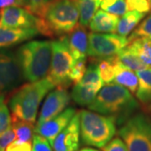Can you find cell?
Segmentation results:
<instances>
[{"instance_id":"obj_1","label":"cell","mask_w":151,"mask_h":151,"mask_svg":"<svg viewBox=\"0 0 151 151\" xmlns=\"http://www.w3.org/2000/svg\"><path fill=\"white\" fill-rule=\"evenodd\" d=\"M77 0H53L38 16L37 29L44 35H65L79 24Z\"/></svg>"},{"instance_id":"obj_2","label":"cell","mask_w":151,"mask_h":151,"mask_svg":"<svg viewBox=\"0 0 151 151\" xmlns=\"http://www.w3.org/2000/svg\"><path fill=\"white\" fill-rule=\"evenodd\" d=\"M138 107L132 92L117 83H108L98 92L88 108L93 112L115 117L117 121L125 122L126 117Z\"/></svg>"},{"instance_id":"obj_3","label":"cell","mask_w":151,"mask_h":151,"mask_svg":"<svg viewBox=\"0 0 151 151\" xmlns=\"http://www.w3.org/2000/svg\"><path fill=\"white\" fill-rule=\"evenodd\" d=\"M55 86V84L48 76L22 86L14 93L9 101L12 117L35 123L42 99Z\"/></svg>"},{"instance_id":"obj_4","label":"cell","mask_w":151,"mask_h":151,"mask_svg":"<svg viewBox=\"0 0 151 151\" xmlns=\"http://www.w3.org/2000/svg\"><path fill=\"white\" fill-rule=\"evenodd\" d=\"M24 80L36 81L49 74L52 59V41L34 40L17 51Z\"/></svg>"},{"instance_id":"obj_5","label":"cell","mask_w":151,"mask_h":151,"mask_svg":"<svg viewBox=\"0 0 151 151\" xmlns=\"http://www.w3.org/2000/svg\"><path fill=\"white\" fill-rule=\"evenodd\" d=\"M117 119L113 116H103L94 112H80V129L84 145L103 148L116 133Z\"/></svg>"},{"instance_id":"obj_6","label":"cell","mask_w":151,"mask_h":151,"mask_svg":"<svg viewBox=\"0 0 151 151\" xmlns=\"http://www.w3.org/2000/svg\"><path fill=\"white\" fill-rule=\"evenodd\" d=\"M118 134L129 151H151V121L144 113L129 118Z\"/></svg>"},{"instance_id":"obj_7","label":"cell","mask_w":151,"mask_h":151,"mask_svg":"<svg viewBox=\"0 0 151 151\" xmlns=\"http://www.w3.org/2000/svg\"><path fill=\"white\" fill-rule=\"evenodd\" d=\"M74 62L65 35L52 41V59L48 76L55 86L67 88L71 83L68 76Z\"/></svg>"},{"instance_id":"obj_8","label":"cell","mask_w":151,"mask_h":151,"mask_svg":"<svg viewBox=\"0 0 151 151\" xmlns=\"http://www.w3.org/2000/svg\"><path fill=\"white\" fill-rule=\"evenodd\" d=\"M129 45L125 36L113 33L91 32L88 35L87 55L103 59L117 55Z\"/></svg>"},{"instance_id":"obj_9","label":"cell","mask_w":151,"mask_h":151,"mask_svg":"<svg viewBox=\"0 0 151 151\" xmlns=\"http://www.w3.org/2000/svg\"><path fill=\"white\" fill-rule=\"evenodd\" d=\"M24 80L17 54L9 50L0 49V94L14 90Z\"/></svg>"},{"instance_id":"obj_10","label":"cell","mask_w":151,"mask_h":151,"mask_svg":"<svg viewBox=\"0 0 151 151\" xmlns=\"http://www.w3.org/2000/svg\"><path fill=\"white\" fill-rule=\"evenodd\" d=\"M38 17L21 6H10L0 9V27L9 29H37Z\"/></svg>"},{"instance_id":"obj_11","label":"cell","mask_w":151,"mask_h":151,"mask_svg":"<svg viewBox=\"0 0 151 151\" xmlns=\"http://www.w3.org/2000/svg\"><path fill=\"white\" fill-rule=\"evenodd\" d=\"M70 97L66 87L57 86L48 94L41 108L37 124H42L62 113L70 103Z\"/></svg>"},{"instance_id":"obj_12","label":"cell","mask_w":151,"mask_h":151,"mask_svg":"<svg viewBox=\"0 0 151 151\" xmlns=\"http://www.w3.org/2000/svg\"><path fill=\"white\" fill-rule=\"evenodd\" d=\"M80 113H76L70 123L56 136L54 151H77L80 145Z\"/></svg>"},{"instance_id":"obj_13","label":"cell","mask_w":151,"mask_h":151,"mask_svg":"<svg viewBox=\"0 0 151 151\" xmlns=\"http://www.w3.org/2000/svg\"><path fill=\"white\" fill-rule=\"evenodd\" d=\"M76 113V112L75 108H66L53 119L42 124H36L35 128V133L43 136L52 146L56 136L68 125Z\"/></svg>"},{"instance_id":"obj_14","label":"cell","mask_w":151,"mask_h":151,"mask_svg":"<svg viewBox=\"0 0 151 151\" xmlns=\"http://www.w3.org/2000/svg\"><path fill=\"white\" fill-rule=\"evenodd\" d=\"M70 51L75 60L86 59L88 48V35L86 29L81 24L65 35Z\"/></svg>"},{"instance_id":"obj_15","label":"cell","mask_w":151,"mask_h":151,"mask_svg":"<svg viewBox=\"0 0 151 151\" xmlns=\"http://www.w3.org/2000/svg\"><path fill=\"white\" fill-rule=\"evenodd\" d=\"M38 33L39 31L36 28L9 29L0 27V49L16 45L35 37Z\"/></svg>"},{"instance_id":"obj_16","label":"cell","mask_w":151,"mask_h":151,"mask_svg":"<svg viewBox=\"0 0 151 151\" xmlns=\"http://www.w3.org/2000/svg\"><path fill=\"white\" fill-rule=\"evenodd\" d=\"M119 16L104 10H97L89 23L92 32L113 33L117 31Z\"/></svg>"},{"instance_id":"obj_17","label":"cell","mask_w":151,"mask_h":151,"mask_svg":"<svg viewBox=\"0 0 151 151\" xmlns=\"http://www.w3.org/2000/svg\"><path fill=\"white\" fill-rule=\"evenodd\" d=\"M114 83L126 87L132 93L137 92L139 86V78L137 74H135L129 68L122 65L118 60L115 65V75H114Z\"/></svg>"},{"instance_id":"obj_18","label":"cell","mask_w":151,"mask_h":151,"mask_svg":"<svg viewBox=\"0 0 151 151\" xmlns=\"http://www.w3.org/2000/svg\"><path fill=\"white\" fill-rule=\"evenodd\" d=\"M100 89L96 86L77 83L72 89L71 97L78 105L88 107L94 101Z\"/></svg>"},{"instance_id":"obj_19","label":"cell","mask_w":151,"mask_h":151,"mask_svg":"<svg viewBox=\"0 0 151 151\" xmlns=\"http://www.w3.org/2000/svg\"><path fill=\"white\" fill-rule=\"evenodd\" d=\"M136 74L139 78L136 96L141 103H151V67L137 70Z\"/></svg>"},{"instance_id":"obj_20","label":"cell","mask_w":151,"mask_h":151,"mask_svg":"<svg viewBox=\"0 0 151 151\" xmlns=\"http://www.w3.org/2000/svg\"><path fill=\"white\" fill-rule=\"evenodd\" d=\"M127 48L133 51L146 66L151 67V40L150 38L137 39L129 44Z\"/></svg>"},{"instance_id":"obj_21","label":"cell","mask_w":151,"mask_h":151,"mask_svg":"<svg viewBox=\"0 0 151 151\" xmlns=\"http://www.w3.org/2000/svg\"><path fill=\"white\" fill-rule=\"evenodd\" d=\"M145 13H141L136 10L127 12L119 19L117 27L118 34L123 36L129 35L130 32L139 24V23L145 17Z\"/></svg>"},{"instance_id":"obj_22","label":"cell","mask_w":151,"mask_h":151,"mask_svg":"<svg viewBox=\"0 0 151 151\" xmlns=\"http://www.w3.org/2000/svg\"><path fill=\"white\" fill-rule=\"evenodd\" d=\"M11 125L15 132L17 142H31L33 132H35L34 123L24 121L11 117Z\"/></svg>"},{"instance_id":"obj_23","label":"cell","mask_w":151,"mask_h":151,"mask_svg":"<svg viewBox=\"0 0 151 151\" xmlns=\"http://www.w3.org/2000/svg\"><path fill=\"white\" fill-rule=\"evenodd\" d=\"M77 3L80 14V24L86 27L97 12L101 0H77Z\"/></svg>"},{"instance_id":"obj_24","label":"cell","mask_w":151,"mask_h":151,"mask_svg":"<svg viewBox=\"0 0 151 151\" xmlns=\"http://www.w3.org/2000/svg\"><path fill=\"white\" fill-rule=\"evenodd\" d=\"M97 65L100 72L101 78L104 83H111L114 80L115 75V65L118 62L117 55L103 58V59H97Z\"/></svg>"},{"instance_id":"obj_25","label":"cell","mask_w":151,"mask_h":151,"mask_svg":"<svg viewBox=\"0 0 151 151\" xmlns=\"http://www.w3.org/2000/svg\"><path fill=\"white\" fill-rule=\"evenodd\" d=\"M117 57L122 65L133 70L137 71V70H142L148 67L141 61L139 58L133 51H131L129 49H128L127 47L123 49L119 54L117 55Z\"/></svg>"},{"instance_id":"obj_26","label":"cell","mask_w":151,"mask_h":151,"mask_svg":"<svg viewBox=\"0 0 151 151\" xmlns=\"http://www.w3.org/2000/svg\"><path fill=\"white\" fill-rule=\"evenodd\" d=\"M79 83L83 84V85H91V86H96L101 90L104 82L101 78L97 63H94V64L92 63L86 68V72Z\"/></svg>"},{"instance_id":"obj_27","label":"cell","mask_w":151,"mask_h":151,"mask_svg":"<svg viewBox=\"0 0 151 151\" xmlns=\"http://www.w3.org/2000/svg\"><path fill=\"white\" fill-rule=\"evenodd\" d=\"M100 7L103 10L117 16H123L129 10L126 0H101Z\"/></svg>"},{"instance_id":"obj_28","label":"cell","mask_w":151,"mask_h":151,"mask_svg":"<svg viewBox=\"0 0 151 151\" xmlns=\"http://www.w3.org/2000/svg\"><path fill=\"white\" fill-rule=\"evenodd\" d=\"M151 37V14L134 30L128 39L129 44L137 39Z\"/></svg>"},{"instance_id":"obj_29","label":"cell","mask_w":151,"mask_h":151,"mask_svg":"<svg viewBox=\"0 0 151 151\" xmlns=\"http://www.w3.org/2000/svg\"><path fill=\"white\" fill-rule=\"evenodd\" d=\"M86 70V59H81L75 60L74 64L72 65L68 78L70 82L77 84L81 81L83 76Z\"/></svg>"},{"instance_id":"obj_30","label":"cell","mask_w":151,"mask_h":151,"mask_svg":"<svg viewBox=\"0 0 151 151\" xmlns=\"http://www.w3.org/2000/svg\"><path fill=\"white\" fill-rule=\"evenodd\" d=\"M11 126V116L4 101V95L0 94V135Z\"/></svg>"},{"instance_id":"obj_31","label":"cell","mask_w":151,"mask_h":151,"mask_svg":"<svg viewBox=\"0 0 151 151\" xmlns=\"http://www.w3.org/2000/svg\"><path fill=\"white\" fill-rule=\"evenodd\" d=\"M129 10H136L141 13H148L151 9L149 0H126Z\"/></svg>"},{"instance_id":"obj_32","label":"cell","mask_w":151,"mask_h":151,"mask_svg":"<svg viewBox=\"0 0 151 151\" xmlns=\"http://www.w3.org/2000/svg\"><path fill=\"white\" fill-rule=\"evenodd\" d=\"M51 147L50 142L43 136L37 134L33 136L32 151H52Z\"/></svg>"},{"instance_id":"obj_33","label":"cell","mask_w":151,"mask_h":151,"mask_svg":"<svg viewBox=\"0 0 151 151\" xmlns=\"http://www.w3.org/2000/svg\"><path fill=\"white\" fill-rule=\"evenodd\" d=\"M16 139L15 132L12 125L0 135V151H5L7 147Z\"/></svg>"},{"instance_id":"obj_34","label":"cell","mask_w":151,"mask_h":151,"mask_svg":"<svg viewBox=\"0 0 151 151\" xmlns=\"http://www.w3.org/2000/svg\"><path fill=\"white\" fill-rule=\"evenodd\" d=\"M29 6L27 9L35 15L40 16L45 8L53 0H29Z\"/></svg>"},{"instance_id":"obj_35","label":"cell","mask_w":151,"mask_h":151,"mask_svg":"<svg viewBox=\"0 0 151 151\" xmlns=\"http://www.w3.org/2000/svg\"><path fill=\"white\" fill-rule=\"evenodd\" d=\"M103 151H129L128 147L122 139L115 138L108 142L105 146H103Z\"/></svg>"},{"instance_id":"obj_36","label":"cell","mask_w":151,"mask_h":151,"mask_svg":"<svg viewBox=\"0 0 151 151\" xmlns=\"http://www.w3.org/2000/svg\"><path fill=\"white\" fill-rule=\"evenodd\" d=\"M5 151H32V145L31 142L20 143L14 140L7 147Z\"/></svg>"},{"instance_id":"obj_37","label":"cell","mask_w":151,"mask_h":151,"mask_svg":"<svg viewBox=\"0 0 151 151\" xmlns=\"http://www.w3.org/2000/svg\"><path fill=\"white\" fill-rule=\"evenodd\" d=\"M10 6H22V4L19 0H0V9Z\"/></svg>"},{"instance_id":"obj_38","label":"cell","mask_w":151,"mask_h":151,"mask_svg":"<svg viewBox=\"0 0 151 151\" xmlns=\"http://www.w3.org/2000/svg\"><path fill=\"white\" fill-rule=\"evenodd\" d=\"M20 3H21L22 6H25L26 8H27L28 6H29V0H19Z\"/></svg>"},{"instance_id":"obj_39","label":"cell","mask_w":151,"mask_h":151,"mask_svg":"<svg viewBox=\"0 0 151 151\" xmlns=\"http://www.w3.org/2000/svg\"><path fill=\"white\" fill-rule=\"evenodd\" d=\"M80 151H98L96 149H93V148H83L81 149Z\"/></svg>"},{"instance_id":"obj_40","label":"cell","mask_w":151,"mask_h":151,"mask_svg":"<svg viewBox=\"0 0 151 151\" xmlns=\"http://www.w3.org/2000/svg\"><path fill=\"white\" fill-rule=\"evenodd\" d=\"M149 109H150V111H151V104H150V106H149Z\"/></svg>"},{"instance_id":"obj_41","label":"cell","mask_w":151,"mask_h":151,"mask_svg":"<svg viewBox=\"0 0 151 151\" xmlns=\"http://www.w3.org/2000/svg\"><path fill=\"white\" fill-rule=\"evenodd\" d=\"M150 1V6H151V0H149Z\"/></svg>"},{"instance_id":"obj_42","label":"cell","mask_w":151,"mask_h":151,"mask_svg":"<svg viewBox=\"0 0 151 151\" xmlns=\"http://www.w3.org/2000/svg\"><path fill=\"white\" fill-rule=\"evenodd\" d=\"M150 40H151V37H150Z\"/></svg>"}]
</instances>
